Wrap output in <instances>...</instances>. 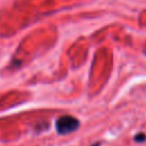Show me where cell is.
I'll list each match as a JSON object with an SVG mask.
<instances>
[{
	"mask_svg": "<svg viewBox=\"0 0 146 146\" xmlns=\"http://www.w3.org/2000/svg\"><path fill=\"white\" fill-rule=\"evenodd\" d=\"M80 125L78 119L72 115H62L56 121V131L59 135H67L75 131Z\"/></svg>",
	"mask_w": 146,
	"mask_h": 146,
	"instance_id": "6da1fadb",
	"label": "cell"
},
{
	"mask_svg": "<svg viewBox=\"0 0 146 146\" xmlns=\"http://www.w3.org/2000/svg\"><path fill=\"white\" fill-rule=\"evenodd\" d=\"M145 139H146V136H145L144 132H139L138 135L135 136V141L140 143V141H143V140H145Z\"/></svg>",
	"mask_w": 146,
	"mask_h": 146,
	"instance_id": "7a4b0ae2",
	"label": "cell"
},
{
	"mask_svg": "<svg viewBox=\"0 0 146 146\" xmlns=\"http://www.w3.org/2000/svg\"><path fill=\"white\" fill-rule=\"evenodd\" d=\"M91 146H100V143H96V144H92Z\"/></svg>",
	"mask_w": 146,
	"mask_h": 146,
	"instance_id": "3957f363",
	"label": "cell"
}]
</instances>
